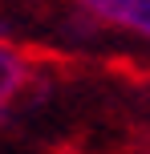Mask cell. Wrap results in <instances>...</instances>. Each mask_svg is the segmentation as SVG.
<instances>
[{
  "label": "cell",
  "mask_w": 150,
  "mask_h": 154,
  "mask_svg": "<svg viewBox=\"0 0 150 154\" xmlns=\"http://www.w3.org/2000/svg\"><path fill=\"white\" fill-rule=\"evenodd\" d=\"M29 77H32V61L16 45L0 41V109H8L16 101V93L29 85Z\"/></svg>",
  "instance_id": "2"
},
{
  "label": "cell",
  "mask_w": 150,
  "mask_h": 154,
  "mask_svg": "<svg viewBox=\"0 0 150 154\" xmlns=\"http://www.w3.org/2000/svg\"><path fill=\"white\" fill-rule=\"evenodd\" d=\"M93 20L114 24V29L138 32L150 41V0H77Z\"/></svg>",
  "instance_id": "1"
}]
</instances>
